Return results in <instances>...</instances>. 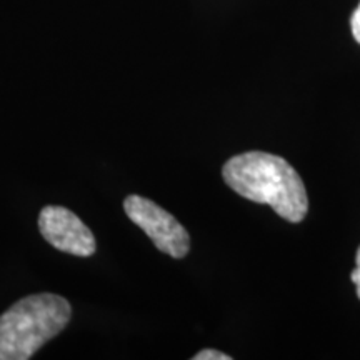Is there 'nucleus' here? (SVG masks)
I'll list each match as a JSON object with an SVG mask.
<instances>
[{"mask_svg":"<svg viewBox=\"0 0 360 360\" xmlns=\"http://www.w3.org/2000/svg\"><path fill=\"white\" fill-rule=\"evenodd\" d=\"M222 175L233 192L255 204L272 207L287 222H302L309 212L304 180L282 157L267 152H244L225 162Z\"/></svg>","mask_w":360,"mask_h":360,"instance_id":"obj_1","label":"nucleus"},{"mask_svg":"<svg viewBox=\"0 0 360 360\" xmlns=\"http://www.w3.org/2000/svg\"><path fill=\"white\" fill-rule=\"evenodd\" d=\"M69 300L57 294H34L0 315V360H29L70 322Z\"/></svg>","mask_w":360,"mask_h":360,"instance_id":"obj_2","label":"nucleus"},{"mask_svg":"<svg viewBox=\"0 0 360 360\" xmlns=\"http://www.w3.org/2000/svg\"><path fill=\"white\" fill-rule=\"evenodd\" d=\"M124 210L147 233L154 245L174 259H184L191 250V237L182 224L155 202L142 195H129Z\"/></svg>","mask_w":360,"mask_h":360,"instance_id":"obj_3","label":"nucleus"},{"mask_svg":"<svg viewBox=\"0 0 360 360\" xmlns=\"http://www.w3.org/2000/svg\"><path fill=\"white\" fill-rule=\"evenodd\" d=\"M39 229L45 240L57 250L75 257L96 254V237L72 210L60 205L44 207L39 215Z\"/></svg>","mask_w":360,"mask_h":360,"instance_id":"obj_4","label":"nucleus"},{"mask_svg":"<svg viewBox=\"0 0 360 360\" xmlns=\"http://www.w3.org/2000/svg\"><path fill=\"white\" fill-rule=\"evenodd\" d=\"M231 359H232L231 355L219 352V350H214V349L200 350L199 354H195L192 357V360H231Z\"/></svg>","mask_w":360,"mask_h":360,"instance_id":"obj_5","label":"nucleus"},{"mask_svg":"<svg viewBox=\"0 0 360 360\" xmlns=\"http://www.w3.org/2000/svg\"><path fill=\"white\" fill-rule=\"evenodd\" d=\"M350 281L355 283V292H357V297L360 299V247L357 249V254H355V269L350 274Z\"/></svg>","mask_w":360,"mask_h":360,"instance_id":"obj_6","label":"nucleus"},{"mask_svg":"<svg viewBox=\"0 0 360 360\" xmlns=\"http://www.w3.org/2000/svg\"><path fill=\"white\" fill-rule=\"evenodd\" d=\"M350 29H352L354 39L360 44V4L359 7L355 8V12L352 13V19H350Z\"/></svg>","mask_w":360,"mask_h":360,"instance_id":"obj_7","label":"nucleus"}]
</instances>
